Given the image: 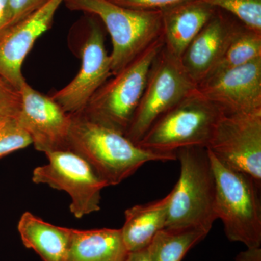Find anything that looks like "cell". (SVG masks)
Wrapping results in <instances>:
<instances>
[{"mask_svg": "<svg viewBox=\"0 0 261 261\" xmlns=\"http://www.w3.org/2000/svg\"><path fill=\"white\" fill-rule=\"evenodd\" d=\"M206 149L226 166L261 185V110L224 113Z\"/></svg>", "mask_w": 261, "mask_h": 261, "instance_id": "9", "label": "cell"}, {"mask_svg": "<svg viewBox=\"0 0 261 261\" xmlns=\"http://www.w3.org/2000/svg\"><path fill=\"white\" fill-rule=\"evenodd\" d=\"M233 15L247 28L261 34V0H205Z\"/></svg>", "mask_w": 261, "mask_h": 261, "instance_id": "21", "label": "cell"}, {"mask_svg": "<svg viewBox=\"0 0 261 261\" xmlns=\"http://www.w3.org/2000/svg\"><path fill=\"white\" fill-rule=\"evenodd\" d=\"M65 0H47L34 13L0 34V76L20 90L25 82L24 60L34 43L50 28L58 8Z\"/></svg>", "mask_w": 261, "mask_h": 261, "instance_id": "13", "label": "cell"}, {"mask_svg": "<svg viewBox=\"0 0 261 261\" xmlns=\"http://www.w3.org/2000/svg\"><path fill=\"white\" fill-rule=\"evenodd\" d=\"M19 91L21 101L15 118L30 136L35 149L45 154L68 149L71 115L27 81Z\"/></svg>", "mask_w": 261, "mask_h": 261, "instance_id": "11", "label": "cell"}, {"mask_svg": "<svg viewBox=\"0 0 261 261\" xmlns=\"http://www.w3.org/2000/svg\"><path fill=\"white\" fill-rule=\"evenodd\" d=\"M10 8L9 0H0V34L10 27Z\"/></svg>", "mask_w": 261, "mask_h": 261, "instance_id": "26", "label": "cell"}, {"mask_svg": "<svg viewBox=\"0 0 261 261\" xmlns=\"http://www.w3.org/2000/svg\"><path fill=\"white\" fill-rule=\"evenodd\" d=\"M45 154L48 163L34 170L33 182L67 192L70 212L76 219L100 210L101 192L108 186L92 166L68 149Z\"/></svg>", "mask_w": 261, "mask_h": 261, "instance_id": "8", "label": "cell"}, {"mask_svg": "<svg viewBox=\"0 0 261 261\" xmlns=\"http://www.w3.org/2000/svg\"><path fill=\"white\" fill-rule=\"evenodd\" d=\"M68 149L80 154L108 186L124 181L146 163L176 161V153L143 148L124 134L92 121L83 113L71 115Z\"/></svg>", "mask_w": 261, "mask_h": 261, "instance_id": "1", "label": "cell"}, {"mask_svg": "<svg viewBox=\"0 0 261 261\" xmlns=\"http://www.w3.org/2000/svg\"><path fill=\"white\" fill-rule=\"evenodd\" d=\"M20 91L0 76V122L16 117L20 107Z\"/></svg>", "mask_w": 261, "mask_h": 261, "instance_id": "23", "label": "cell"}, {"mask_svg": "<svg viewBox=\"0 0 261 261\" xmlns=\"http://www.w3.org/2000/svg\"><path fill=\"white\" fill-rule=\"evenodd\" d=\"M207 152L216 180V214L224 225L226 237L247 248L260 247L261 185Z\"/></svg>", "mask_w": 261, "mask_h": 261, "instance_id": "4", "label": "cell"}, {"mask_svg": "<svg viewBox=\"0 0 261 261\" xmlns=\"http://www.w3.org/2000/svg\"><path fill=\"white\" fill-rule=\"evenodd\" d=\"M260 58L261 34L250 30L239 22L224 56L210 76L242 66Z\"/></svg>", "mask_w": 261, "mask_h": 261, "instance_id": "20", "label": "cell"}, {"mask_svg": "<svg viewBox=\"0 0 261 261\" xmlns=\"http://www.w3.org/2000/svg\"><path fill=\"white\" fill-rule=\"evenodd\" d=\"M126 261H152L148 247L137 251L128 252Z\"/></svg>", "mask_w": 261, "mask_h": 261, "instance_id": "28", "label": "cell"}, {"mask_svg": "<svg viewBox=\"0 0 261 261\" xmlns=\"http://www.w3.org/2000/svg\"><path fill=\"white\" fill-rule=\"evenodd\" d=\"M171 194L161 200L137 205L125 211V222L120 228L128 252L149 246L154 237L166 228Z\"/></svg>", "mask_w": 261, "mask_h": 261, "instance_id": "16", "label": "cell"}, {"mask_svg": "<svg viewBox=\"0 0 261 261\" xmlns=\"http://www.w3.org/2000/svg\"><path fill=\"white\" fill-rule=\"evenodd\" d=\"M128 254L121 229L71 228L65 261H126Z\"/></svg>", "mask_w": 261, "mask_h": 261, "instance_id": "17", "label": "cell"}, {"mask_svg": "<svg viewBox=\"0 0 261 261\" xmlns=\"http://www.w3.org/2000/svg\"><path fill=\"white\" fill-rule=\"evenodd\" d=\"M67 8L100 19L112 42V75L132 63L162 35V11L130 9L111 0H65Z\"/></svg>", "mask_w": 261, "mask_h": 261, "instance_id": "3", "label": "cell"}, {"mask_svg": "<svg viewBox=\"0 0 261 261\" xmlns=\"http://www.w3.org/2000/svg\"><path fill=\"white\" fill-rule=\"evenodd\" d=\"M115 4L130 9L163 11L190 0H111Z\"/></svg>", "mask_w": 261, "mask_h": 261, "instance_id": "24", "label": "cell"}, {"mask_svg": "<svg viewBox=\"0 0 261 261\" xmlns=\"http://www.w3.org/2000/svg\"><path fill=\"white\" fill-rule=\"evenodd\" d=\"M176 154L181 172L170 192L166 228H200L210 232L217 216L216 180L207 149L185 147Z\"/></svg>", "mask_w": 261, "mask_h": 261, "instance_id": "2", "label": "cell"}, {"mask_svg": "<svg viewBox=\"0 0 261 261\" xmlns=\"http://www.w3.org/2000/svg\"><path fill=\"white\" fill-rule=\"evenodd\" d=\"M236 261H261V249L247 248L246 250L240 252L235 258Z\"/></svg>", "mask_w": 261, "mask_h": 261, "instance_id": "27", "label": "cell"}, {"mask_svg": "<svg viewBox=\"0 0 261 261\" xmlns=\"http://www.w3.org/2000/svg\"><path fill=\"white\" fill-rule=\"evenodd\" d=\"M32 145L30 136L15 117L0 122V159Z\"/></svg>", "mask_w": 261, "mask_h": 261, "instance_id": "22", "label": "cell"}, {"mask_svg": "<svg viewBox=\"0 0 261 261\" xmlns=\"http://www.w3.org/2000/svg\"><path fill=\"white\" fill-rule=\"evenodd\" d=\"M196 89L225 113L261 110V58L211 75Z\"/></svg>", "mask_w": 261, "mask_h": 261, "instance_id": "12", "label": "cell"}, {"mask_svg": "<svg viewBox=\"0 0 261 261\" xmlns=\"http://www.w3.org/2000/svg\"><path fill=\"white\" fill-rule=\"evenodd\" d=\"M217 11L205 0H190L162 11L165 50L180 61L196 36Z\"/></svg>", "mask_w": 261, "mask_h": 261, "instance_id": "15", "label": "cell"}, {"mask_svg": "<svg viewBox=\"0 0 261 261\" xmlns=\"http://www.w3.org/2000/svg\"><path fill=\"white\" fill-rule=\"evenodd\" d=\"M197 84L180 61L163 47L149 70L145 91L127 129L126 137L137 144L160 117L195 90Z\"/></svg>", "mask_w": 261, "mask_h": 261, "instance_id": "7", "label": "cell"}, {"mask_svg": "<svg viewBox=\"0 0 261 261\" xmlns=\"http://www.w3.org/2000/svg\"><path fill=\"white\" fill-rule=\"evenodd\" d=\"M18 230L24 246L32 249L43 261H65L69 248L71 228L61 227L25 212Z\"/></svg>", "mask_w": 261, "mask_h": 261, "instance_id": "18", "label": "cell"}, {"mask_svg": "<svg viewBox=\"0 0 261 261\" xmlns=\"http://www.w3.org/2000/svg\"><path fill=\"white\" fill-rule=\"evenodd\" d=\"M164 47L162 35L107 81L83 113L92 121L126 134L145 91L149 70Z\"/></svg>", "mask_w": 261, "mask_h": 261, "instance_id": "5", "label": "cell"}, {"mask_svg": "<svg viewBox=\"0 0 261 261\" xmlns=\"http://www.w3.org/2000/svg\"><path fill=\"white\" fill-rule=\"evenodd\" d=\"M81 54L80 71L69 84L51 97L70 115L83 113L94 94L112 75L111 56L105 44L104 34L95 19L90 20L88 35Z\"/></svg>", "mask_w": 261, "mask_h": 261, "instance_id": "10", "label": "cell"}, {"mask_svg": "<svg viewBox=\"0 0 261 261\" xmlns=\"http://www.w3.org/2000/svg\"><path fill=\"white\" fill-rule=\"evenodd\" d=\"M209 231L200 228H166L148 246L152 261H181L189 250L206 238Z\"/></svg>", "mask_w": 261, "mask_h": 261, "instance_id": "19", "label": "cell"}, {"mask_svg": "<svg viewBox=\"0 0 261 261\" xmlns=\"http://www.w3.org/2000/svg\"><path fill=\"white\" fill-rule=\"evenodd\" d=\"M224 113L195 89L160 117L137 144L167 153H176L185 147L206 148Z\"/></svg>", "mask_w": 261, "mask_h": 261, "instance_id": "6", "label": "cell"}, {"mask_svg": "<svg viewBox=\"0 0 261 261\" xmlns=\"http://www.w3.org/2000/svg\"><path fill=\"white\" fill-rule=\"evenodd\" d=\"M239 22L217 9L182 55L180 63L197 86L207 80L219 64Z\"/></svg>", "mask_w": 261, "mask_h": 261, "instance_id": "14", "label": "cell"}, {"mask_svg": "<svg viewBox=\"0 0 261 261\" xmlns=\"http://www.w3.org/2000/svg\"><path fill=\"white\" fill-rule=\"evenodd\" d=\"M46 1L47 0H9L10 8L9 27L21 21L24 18L32 14L39 7L42 6Z\"/></svg>", "mask_w": 261, "mask_h": 261, "instance_id": "25", "label": "cell"}]
</instances>
